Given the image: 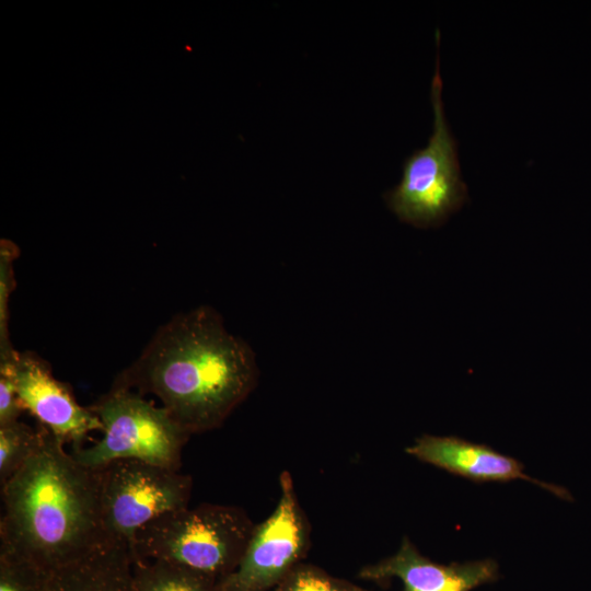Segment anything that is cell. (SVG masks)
<instances>
[{
	"mask_svg": "<svg viewBox=\"0 0 591 591\" xmlns=\"http://www.w3.org/2000/svg\"><path fill=\"white\" fill-rule=\"evenodd\" d=\"M131 549L107 546L50 573L45 591H136Z\"/></svg>",
	"mask_w": 591,
	"mask_h": 591,
	"instance_id": "8fae6325",
	"label": "cell"
},
{
	"mask_svg": "<svg viewBox=\"0 0 591 591\" xmlns=\"http://www.w3.org/2000/svg\"><path fill=\"white\" fill-rule=\"evenodd\" d=\"M16 354L0 359V426L18 421L24 410L13 378V362Z\"/></svg>",
	"mask_w": 591,
	"mask_h": 591,
	"instance_id": "e0dca14e",
	"label": "cell"
},
{
	"mask_svg": "<svg viewBox=\"0 0 591 591\" xmlns=\"http://www.w3.org/2000/svg\"><path fill=\"white\" fill-rule=\"evenodd\" d=\"M251 347L210 306L175 315L113 385L152 394L189 434L219 427L254 389Z\"/></svg>",
	"mask_w": 591,
	"mask_h": 591,
	"instance_id": "6da1fadb",
	"label": "cell"
},
{
	"mask_svg": "<svg viewBox=\"0 0 591 591\" xmlns=\"http://www.w3.org/2000/svg\"><path fill=\"white\" fill-rule=\"evenodd\" d=\"M271 591H369L334 577L320 567L300 563Z\"/></svg>",
	"mask_w": 591,
	"mask_h": 591,
	"instance_id": "5bb4252c",
	"label": "cell"
},
{
	"mask_svg": "<svg viewBox=\"0 0 591 591\" xmlns=\"http://www.w3.org/2000/svg\"><path fill=\"white\" fill-rule=\"evenodd\" d=\"M279 486L274 511L254 526L237 567L221 583L223 591H271L302 563L310 529L288 471L281 473Z\"/></svg>",
	"mask_w": 591,
	"mask_h": 591,
	"instance_id": "52a82bcc",
	"label": "cell"
},
{
	"mask_svg": "<svg viewBox=\"0 0 591 591\" xmlns=\"http://www.w3.org/2000/svg\"><path fill=\"white\" fill-rule=\"evenodd\" d=\"M91 409L102 422L103 437L91 447L73 448L78 462L99 468L116 460H138L179 470L190 434L162 406L136 391L112 385Z\"/></svg>",
	"mask_w": 591,
	"mask_h": 591,
	"instance_id": "277c9868",
	"label": "cell"
},
{
	"mask_svg": "<svg viewBox=\"0 0 591 591\" xmlns=\"http://www.w3.org/2000/svg\"><path fill=\"white\" fill-rule=\"evenodd\" d=\"M33 455L1 486L0 552L53 572L112 544L97 468L78 462L45 427Z\"/></svg>",
	"mask_w": 591,
	"mask_h": 591,
	"instance_id": "7a4b0ae2",
	"label": "cell"
},
{
	"mask_svg": "<svg viewBox=\"0 0 591 591\" xmlns=\"http://www.w3.org/2000/svg\"><path fill=\"white\" fill-rule=\"evenodd\" d=\"M50 573L0 552V591H45Z\"/></svg>",
	"mask_w": 591,
	"mask_h": 591,
	"instance_id": "9a60e30c",
	"label": "cell"
},
{
	"mask_svg": "<svg viewBox=\"0 0 591 591\" xmlns=\"http://www.w3.org/2000/svg\"><path fill=\"white\" fill-rule=\"evenodd\" d=\"M254 526L244 511L233 506H187L141 528L131 555L134 560L173 563L221 584L237 567Z\"/></svg>",
	"mask_w": 591,
	"mask_h": 591,
	"instance_id": "3957f363",
	"label": "cell"
},
{
	"mask_svg": "<svg viewBox=\"0 0 591 591\" xmlns=\"http://www.w3.org/2000/svg\"><path fill=\"white\" fill-rule=\"evenodd\" d=\"M441 92L437 58L430 90L433 132L427 146L405 161L399 184L385 195L389 207L402 221L419 228L442 223L467 197L466 185L461 178L456 141L445 119Z\"/></svg>",
	"mask_w": 591,
	"mask_h": 591,
	"instance_id": "5b68a950",
	"label": "cell"
},
{
	"mask_svg": "<svg viewBox=\"0 0 591 591\" xmlns=\"http://www.w3.org/2000/svg\"><path fill=\"white\" fill-rule=\"evenodd\" d=\"M359 576L373 581L396 578L404 591H472L497 580L498 564L479 559L441 565L422 556L405 537L394 555L363 567Z\"/></svg>",
	"mask_w": 591,
	"mask_h": 591,
	"instance_id": "9c48e42d",
	"label": "cell"
},
{
	"mask_svg": "<svg viewBox=\"0 0 591 591\" xmlns=\"http://www.w3.org/2000/svg\"><path fill=\"white\" fill-rule=\"evenodd\" d=\"M132 578L136 591H223L217 581L161 560H134Z\"/></svg>",
	"mask_w": 591,
	"mask_h": 591,
	"instance_id": "7c38bea8",
	"label": "cell"
},
{
	"mask_svg": "<svg viewBox=\"0 0 591 591\" xmlns=\"http://www.w3.org/2000/svg\"><path fill=\"white\" fill-rule=\"evenodd\" d=\"M40 436V428L35 430L20 420L0 426L1 486L33 455Z\"/></svg>",
	"mask_w": 591,
	"mask_h": 591,
	"instance_id": "4fadbf2b",
	"label": "cell"
},
{
	"mask_svg": "<svg viewBox=\"0 0 591 591\" xmlns=\"http://www.w3.org/2000/svg\"><path fill=\"white\" fill-rule=\"evenodd\" d=\"M406 452L421 462L474 482L524 479L563 499L570 497L565 488L532 478L524 473V466L520 461L485 444L456 437L425 434L417 438Z\"/></svg>",
	"mask_w": 591,
	"mask_h": 591,
	"instance_id": "30bf717a",
	"label": "cell"
},
{
	"mask_svg": "<svg viewBox=\"0 0 591 591\" xmlns=\"http://www.w3.org/2000/svg\"><path fill=\"white\" fill-rule=\"evenodd\" d=\"M101 513L111 543L131 547L136 533L160 515L188 506L192 478L138 460L99 467Z\"/></svg>",
	"mask_w": 591,
	"mask_h": 591,
	"instance_id": "8992f818",
	"label": "cell"
},
{
	"mask_svg": "<svg viewBox=\"0 0 591 591\" xmlns=\"http://www.w3.org/2000/svg\"><path fill=\"white\" fill-rule=\"evenodd\" d=\"M19 248L8 240H1L0 246V358L13 356L16 350L9 338V297L14 289L13 262Z\"/></svg>",
	"mask_w": 591,
	"mask_h": 591,
	"instance_id": "2e32d148",
	"label": "cell"
},
{
	"mask_svg": "<svg viewBox=\"0 0 591 591\" xmlns=\"http://www.w3.org/2000/svg\"><path fill=\"white\" fill-rule=\"evenodd\" d=\"M13 378L24 410L56 437L72 442L73 448L82 447L90 432L103 430L91 407L81 406L68 386L54 378L49 363L35 352L18 351Z\"/></svg>",
	"mask_w": 591,
	"mask_h": 591,
	"instance_id": "ba28073f",
	"label": "cell"
}]
</instances>
